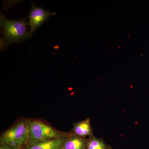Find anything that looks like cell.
<instances>
[{
    "instance_id": "obj_1",
    "label": "cell",
    "mask_w": 149,
    "mask_h": 149,
    "mask_svg": "<svg viewBox=\"0 0 149 149\" xmlns=\"http://www.w3.org/2000/svg\"><path fill=\"white\" fill-rule=\"evenodd\" d=\"M0 26L3 36L2 41V48H6L11 43L22 42L32 36L28 29L29 24L26 19L10 20L4 15L1 14Z\"/></svg>"
},
{
    "instance_id": "obj_2",
    "label": "cell",
    "mask_w": 149,
    "mask_h": 149,
    "mask_svg": "<svg viewBox=\"0 0 149 149\" xmlns=\"http://www.w3.org/2000/svg\"><path fill=\"white\" fill-rule=\"evenodd\" d=\"M29 142L27 121H21L16 123L3 134L1 145L21 149Z\"/></svg>"
},
{
    "instance_id": "obj_3",
    "label": "cell",
    "mask_w": 149,
    "mask_h": 149,
    "mask_svg": "<svg viewBox=\"0 0 149 149\" xmlns=\"http://www.w3.org/2000/svg\"><path fill=\"white\" fill-rule=\"evenodd\" d=\"M27 125L28 143L57 139L67 135L65 133L58 131L50 125L39 120H28Z\"/></svg>"
},
{
    "instance_id": "obj_4",
    "label": "cell",
    "mask_w": 149,
    "mask_h": 149,
    "mask_svg": "<svg viewBox=\"0 0 149 149\" xmlns=\"http://www.w3.org/2000/svg\"><path fill=\"white\" fill-rule=\"evenodd\" d=\"M56 14L55 13L37 7L32 3V7L27 16L29 19L28 22L30 35H32L37 29L40 28L47 20L50 17Z\"/></svg>"
},
{
    "instance_id": "obj_5",
    "label": "cell",
    "mask_w": 149,
    "mask_h": 149,
    "mask_svg": "<svg viewBox=\"0 0 149 149\" xmlns=\"http://www.w3.org/2000/svg\"><path fill=\"white\" fill-rule=\"evenodd\" d=\"M68 136L67 135L57 139L28 143L21 149H62Z\"/></svg>"
},
{
    "instance_id": "obj_6",
    "label": "cell",
    "mask_w": 149,
    "mask_h": 149,
    "mask_svg": "<svg viewBox=\"0 0 149 149\" xmlns=\"http://www.w3.org/2000/svg\"><path fill=\"white\" fill-rule=\"evenodd\" d=\"M72 132L74 135L83 139H85L86 137L93 136L90 119L87 118L74 123Z\"/></svg>"
},
{
    "instance_id": "obj_7",
    "label": "cell",
    "mask_w": 149,
    "mask_h": 149,
    "mask_svg": "<svg viewBox=\"0 0 149 149\" xmlns=\"http://www.w3.org/2000/svg\"><path fill=\"white\" fill-rule=\"evenodd\" d=\"M87 141L72 134L68 136L62 149H87Z\"/></svg>"
},
{
    "instance_id": "obj_8",
    "label": "cell",
    "mask_w": 149,
    "mask_h": 149,
    "mask_svg": "<svg viewBox=\"0 0 149 149\" xmlns=\"http://www.w3.org/2000/svg\"><path fill=\"white\" fill-rule=\"evenodd\" d=\"M111 148L102 139L94 136L90 137L87 141V149H111Z\"/></svg>"
},
{
    "instance_id": "obj_9",
    "label": "cell",
    "mask_w": 149,
    "mask_h": 149,
    "mask_svg": "<svg viewBox=\"0 0 149 149\" xmlns=\"http://www.w3.org/2000/svg\"><path fill=\"white\" fill-rule=\"evenodd\" d=\"M0 149H20L15 148H12L9 146H7L5 145H1V147H0Z\"/></svg>"
}]
</instances>
